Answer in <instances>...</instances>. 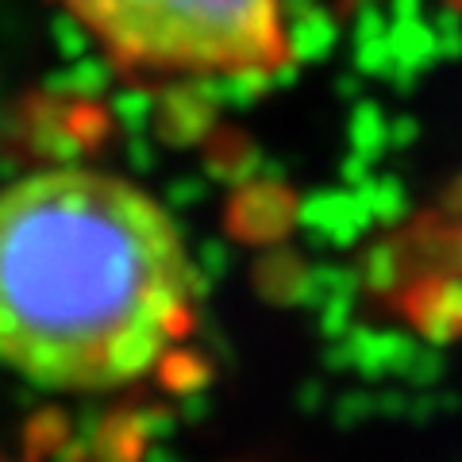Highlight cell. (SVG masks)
Here are the masks:
<instances>
[{"label":"cell","instance_id":"obj_4","mask_svg":"<svg viewBox=\"0 0 462 462\" xmlns=\"http://www.w3.org/2000/svg\"><path fill=\"white\" fill-rule=\"evenodd\" d=\"M0 462H39V458H32V455H0Z\"/></svg>","mask_w":462,"mask_h":462},{"label":"cell","instance_id":"obj_1","mask_svg":"<svg viewBox=\"0 0 462 462\" xmlns=\"http://www.w3.org/2000/svg\"><path fill=\"white\" fill-rule=\"evenodd\" d=\"M193 254L170 208L97 166L0 189V366L54 393H116L189 343Z\"/></svg>","mask_w":462,"mask_h":462},{"label":"cell","instance_id":"obj_5","mask_svg":"<svg viewBox=\"0 0 462 462\" xmlns=\"http://www.w3.org/2000/svg\"><path fill=\"white\" fill-rule=\"evenodd\" d=\"M447 5H455V8H458V12H462V0H447Z\"/></svg>","mask_w":462,"mask_h":462},{"label":"cell","instance_id":"obj_3","mask_svg":"<svg viewBox=\"0 0 462 462\" xmlns=\"http://www.w3.org/2000/svg\"><path fill=\"white\" fill-rule=\"evenodd\" d=\"M424 243V239H420ZM436 251L447 258V270H455V273H462V212H455V216H439L436 220ZM462 282V278H458Z\"/></svg>","mask_w":462,"mask_h":462},{"label":"cell","instance_id":"obj_2","mask_svg":"<svg viewBox=\"0 0 462 462\" xmlns=\"http://www.w3.org/2000/svg\"><path fill=\"white\" fill-rule=\"evenodd\" d=\"M116 69L147 81H270L293 66L282 0H62Z\"/></svg>","mask_w":462,"mask_h":462}]
</instances>
